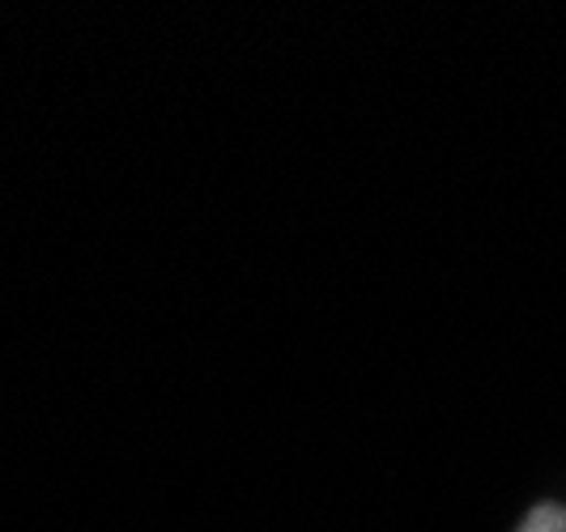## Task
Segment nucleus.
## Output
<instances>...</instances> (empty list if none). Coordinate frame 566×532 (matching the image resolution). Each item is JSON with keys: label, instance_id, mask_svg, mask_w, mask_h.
<instances>
[{"label": "nucleus", "instance_id": "f257e3e1", "mask_svg": "<svg viewBox=\"0 0 566 532\" xmlns=\"http://www.w3.org/2000/svg\"><path fill=\"white\" fill-rule=\"evenodd\" d=\"M520 532H566V507L541 503L528 511V520L520 524Z\"/></svg>", "mask_w": 566, "mask_h": 532}]
</instances>
